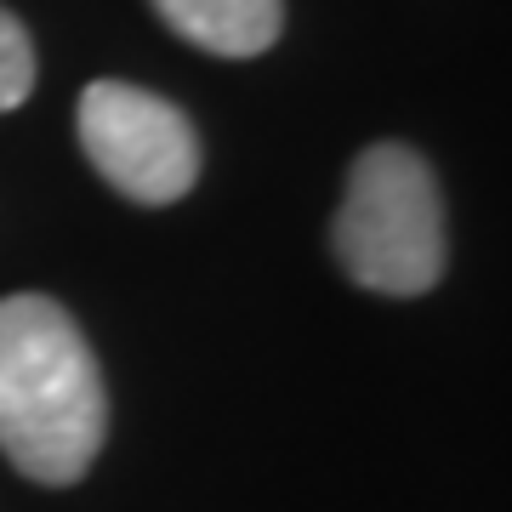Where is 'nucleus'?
I'll use <instances>...</instances> for the list:
<instances>
[{
	"label": "nucleus",
	"instance_id": "f257e3e1",
	"mask_svg": "<svg viewBox=\"0 0 512 512\" xmlns=\"http://www.w3.org/2000/svg\"><path fill=\"white\" fill-rule=\"evenodd\" d=\"M103 439L109 387L69 308L40 291L0 296V456L35 484H74Z\"/></svg>",
	"mask_w": 512,
	"mask_h": 512
},
{
	"label": "nucleus",
	"instance_id": "f03ea898",
	"mask_svg": "<svg viewBox=\"0 0 512 512\" xmlns=\"http://www.w3.org/2000/svg\"><path fill=\"white\" fill-rule=\"evenodd\" d=\"M336 262L376 296H421L444 279V194L410 143H376L348 165L330 228Z\"/></svg>",
	"mask_w": 512,
	"mask_h": 512
},
{
	"label": "nucleus",
	"instance_id": "7ed1b4c3",
	"mask_svg": "<svg viewBox=\"0 0 512 512\" xmlns=\"http://www.w3.org/2000/svg\"><path fill=\"white\" fill-rule=\"evenodd\" d=\"M74 131L103 183L137 205H171L200 183V131L148 86L92 80L74 103Z\"/></svg>",
	"mask_w": 512,
	"mask_h": 512
},
{
	"label": "nucleus",
	"instance_id": "20e7f679",
	"mask_svg": "<svg viewBox=\"0 0 512 512\" xmlns=\"http://www.w3.org/2000/svg\"><path fill=\"white\" fill-rule=\"evenodd\" d=\"M154 12L211 57H262L285 29V0H154Z\"/></svg>",
	"mask_w": 512,
	"mask_h": 512
},
{
	"label": "nucleus",
	"instance_id": "39448f33",
	"mask_svg": "<svg viewBox=\"0 0 512 512\" xmlns=\"http://www.w3.org/2000/svg\"><path fill=\"white\" fill-rule=\"evenodd\" d=\"M29 92H35V46L29 29L0 6V114H12Z\"/></svg>",
	"mask_w": 512,
	"mask_h": 512
}]
</instances>
